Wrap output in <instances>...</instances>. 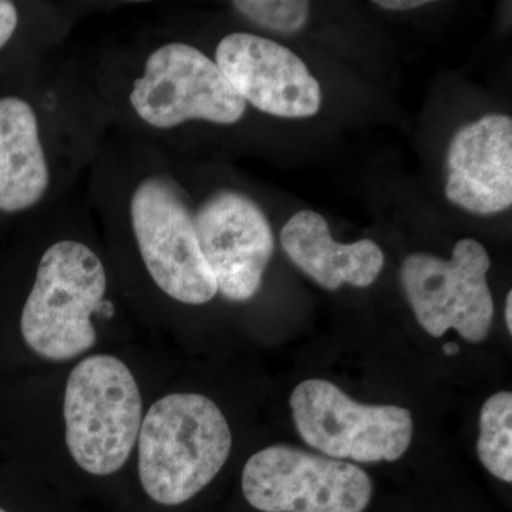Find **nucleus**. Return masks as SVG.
<instances>
[{
	"mask_svg": "<svg viewBox=\"0 0 512 512\" xmlns=\"http://www.w3.org/2000/svg\"><path fill=\"white\" fill-rule=\"evenodd\" d=\"M111 130L178 151L192 126L234 127L247 116L218 64L161 28L114 43L86 62Z\"/></svg>",
	"mask_w": 512,
	"mask_h": 512,
	"instance_id": "f257e3e1",
	"label": "nucleus"
},
{
	"mask_svg": "<svg viewBox=\"0 0 512 512\" xmlns=\"http://www.w3.org/2000/svg\"><path fill=\"white\" fill-rule=\"evenodd\" d=\"M103 127L69 84L42 73L0 92V227L67 197L99 153Z\"/></svg>",
	"mask_w": 512,
	"mask_h": 512,
	"instance_id": "f03ea898",
	"label": "nucleus"
},
{
	"mask_svg": "<svg viewBox=\"0 0 512 512\" xmlns=\"http://www.w3.org/2000/svg\"><path fill=\"white\" fill-rule=\"evenodd\" d=\"M33 256L19 330L36 355L64 362L97 343L94 319L114 315L92 210L70 198L19 222Z\"/></svg>",
	"mask_w": 512,
	"mask_h": 512,
	"instance_id": "7ed1b4c3",
	"label": "nucleus"
},
{
	"mask_svg": "<svg viewBox=\"0 0 512 512\" xmlns=\"http://www.w3.org/2000/svg\"><path fill=\"white\" fill-rule=\"evenodd\" d=\"M138 477L158 505L178 507L220 474L232 433L220 407L198 393H173L150 407L138 434Z\"/></svg>",
	"mask_w": 512,
	"mask_h": 512,
	"instance_id": "20e7f679",
	"label": "nucleus"
},
{
	"mask_svg": "<svg viewBox=\"0 0 512 512\" xmlns=\"http://www.w3.org/2000/svg\"><path fill=\"white\" fill-rule=\"evenodd\" d=\"M63 417L67 448L77 466L93 476L117 473L143 423L136 377L119 357H86L67 379Z\"/></svg>",
	"mask_w": 512,
	"mask_h": 512,
	"instance_id": "39448f33",
	"label": "nucleus"
},
{
	"mask_svg": "<svg viewBox=\"0 0 512 512\" xmlns=\"http://www.w3.org/2000/svg\"><path fill=\"white\" fill-rule=\"evenodd\" d=\"M289 404L302 440L335 460L392 463L403 457L412 444L414 423L410 410L357 403L329 380L299 383Z\"/></svg>",
	"mask_w": 512,
	"mask_h": 512,
	"instance_id": "423d86ee",
	"label": "nucleus"
},
{
	"mask_svg": "<svg viewBox=\"0 0 512 512\" xmlns=\"http://www.w3.org/2000/svg\"><path fill=\"white\" fill-rule=\"evenodd\" d=\"M242 493L261 512H365L373 483L355 464L275 444L249 458Z\"/></svg>",
	"mask_w": 512,
	"mask_h": 512,
	"instance_id": "0eeeda50",
	"label": "nucleus"
},
{
	"mask_svg": "<svg viewBox=\"0 0 512 512\" xmlns=\"http://www.w3.org/2000/svg\"><path fill=\"white\" fill-rule=\"evenodd\" d=\"M490 266L483 245L470 238L457 242L448 261L424 252L407 256L400 278L421 328L434 338L456 329L467 342H484L494 318Z\"/></svg>",
	"mask_w": 512,
	"mask_h": 512,
	"instance_id": "6e6552de",
	"label": "nucleus"
},
{
	"mask_svg": "<svg viewBox=\"0 0 512 512\" xmlns=\"http://www.w3.org/2000/svg\"><path fill=\"white\" fill-rule=\"evenodd\" d=\"M184 167L198 244L217 281L218 295L229 302L251 301L274 255L268 217L254 198L237 188H217L198 198L188 164Z\"/></svg>",
	"mask_w": 512,
	"mask_h": 512,
	"instance_id": "1a4fd4ad",
	"label": "nucleus"
},
{
	"mask_svg": "<svg viewBox=\"0 0 512 512\" xmlns=\"http://www.w3.org/2000/svg\"><path fill=\"white\" fill-rule=\"evenodd\" d=\"M212 59L248 106L284 119L318 113L322 90L295 53L255 33L222 36Z\"/></svg>",
	"mask_w": 512,
	"mask_h": 512,
	"instance_id": "9d476101",
	"label": "nucleus"
},
{
	"mask_svg": "<svg viewBox=\"0 0 512 512\" xmlns=\"http://www.w3.org/2000/svg\"><path fill=\"white\" fill-rule=\"evenodd\" d=\"M448 201L478 215L512 204V120L483 117L458 130L447 156Z\"/></svg>",
	"mask_w": 512,
	"mask_h": 512,
	"instance_id": "9b49d317",
	"label": "nucleus"
},
{
	"mask_svg": "<svg viewBox=\"0 0 512 512\" xmlns=\"http://www.w3.org/2000/svg\"><path fill=\"white\" fill-rule=\"evenodd\" d=\"M281 244L289 259L328 291L343 284L367 288L382 272L384 254L370 239L339 244L318 212L299 211L281 231Z\"/></svg>",
	"mask_w": 512,
	"mask_h": 512,
	"instance_id": "f8f14e48",
	"label": "nucleus"
},
{
	"mask_svg": "<svg viewBox=\"0 0 512 512\" xmlns=\"http://www.w3.org/2000/svg\"><path fill=\"white\" fill-rule=\"evenodd\" d=\"M76 16L59 3L0 0V92L59 52Z\"/></svg>",
	"mask_w": 512,
	"mask_h": 512,
	"instance_id": "ddd939ff",
	"label": "nucleus"
},
{
	"mask_svg": "<svg viewBox=\"0 0 512 512\" xmlns=\"http://www.w3.org/2000/svg\"><path fill=\"white\" fill-rule=\"evenodd\" d=\"M477 454L485 470L504 481L512 483V394L495 393L480 413V437Z\"/></svg>",
	"mask_w": 512,
	"mask_h": 512,
	"instance_id": "4468645a",
	"label": "nucleus"
},
{
	"mask_svg": "<svg viewBox=\"0 0 512 512\" xmlns=\"http://www.w3.org/2000/svg\"><path fill=\"white\" fill-rule=\"evenodd\" d=\"M231 6L252 25L281 33L301 30L311 10L305 0H235Z\"/></svg>",
	"mask_w": 512,
	"mask_h": 512,
	"instance_id": "2eb2a0df",
	"label": "nucleus"
},
{
	"mask_svg": "<svg viewBox=\"0 0 512 512\" xmlns=\"http://www.w3.org/2000/svg\"><path fill=\"white\" fill-rule=\"evenodd\" d=\"M377 6L387 10H410L429 5V0H377Z\"/></svg>",
	"mask_w": 512,
	"mask_h": 512,
	"instance_id": "dca6fc26",
	"label": "nucleus"
},
{
	"mask_svg": "<svg viewBox=\"0 0 512 512\" xmlns=\"http://www.w3.org/2000/svg\"><path fill=\"white\" fill-rule=\"evenodd\" d=\"M505 323H507L508 332L512 333V292H508L505 299Z\"/></svg>",
	"mask_w": 512,
	"mask_h": 512,
	"instance_id": "f3484780",
	"label": "nucleus"
},
{
	"mask_svg": "<svg viewBox=\"0 0 512 512\" xmlns=\"http://www.w3.org/2000/svg\"><path fill=\"white\" fill-rule=\"evenodd\" d=\"M443 352L446 353L447 356H456L460 353V346H458L456 342H448L443 346Z\"/></svg>",
	"mask_w": 512,
	"mask_h": 512,
	"instance_id": "a211bd4d",
	"label": "nucleus"
},
{
	"mask_svg": "<svg viewBox=\"0 0 512 512\" xmlns=\"http://www.w3.org/2000/svg\"><path fill=\"white\" fill-rule=\"evenodd\" d=\"M0 512H9L8 510H5V508L0 507Z\"/></svg>",
	"mask_w": 512,
	"mask_h": 512,
	"instance_id": "6ab92c4d",
	"label": "nucleus"
}]
</instances>
